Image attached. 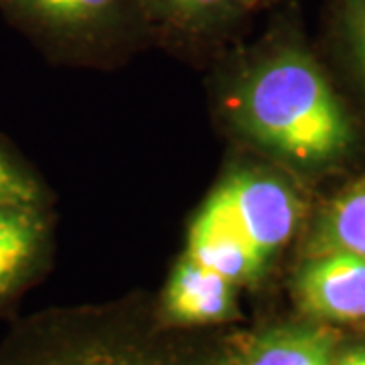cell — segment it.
Masks as SVG:
<instances>
[{"mask_svg": "<svg viewBox=\"0 0 365 365\" xmlns=\"http://www.w3.org/2000/svg\"><path fill=\"white\" fill-rule=\"evenodd\" d=\"M331 365H365V345H357L347 351L335 353Z\"/></svg>", "mask_w": 365, "mask_h": 365, "instance_id": "4fadbf2b", "label": "cell"}, {"mask_svg": "<svg viewBox=\"0 0 365 365\" xmlns=\"http://www.w3.org/2000/svg\"><path fill=\"white\" fill-rule=\"evenodd\" d=\"M43 225L33 207L0 205V297L23 276L39 250Z\"/></svg>", "mask_w": 365, "mask_h": 365, "instance_id": "9c48e42d", "label": "cell"}, {"mask_svg": "<svg viewBox=\"0 0 365 365\" xmlns=\"http://www.w3.org/2000/svg\"><path fill=\"white\" fill-rule=\"evenodd\" d=\"M39 199L35 182L0 153V205L33 207Z\"/></svg>", "mask_w": 365, "mask_h": 365, "instance_id": "8fae6325", "label": "cell"}, {"mask_svg": "<svg viewBox=\"0 0 365 365\" xmlns=\"http://www.w3.org/2000/svg\"><path fill=\"white\" fill-rule=\"evenodd\" d=\"M237 2H240V4H242V6H244V9L250 13L252 9H258V6L264 4L266 0H237Z\"/></svg>", "mask_w": 365, "mask_h": 365, "instance_id": "5bb4252c", "label": "cell"}, {"mask_svg": "<svg viewBox=\"0 0 365 365\" xmlns=\"http://www.w3.org/2000/svg\"><path fill=\"white\" fill-rule=\"evenodd\" d=\"M302 220V201L280 177L258 169L227 175L189 227V258L230 282L248 284L266 272Z\"/></svg>", "mask_w": 365, "mask_h": 365, "instance_id": "7a4b0ae2", "label": "cell"}, {"mask_svg": "<svg viewBox=\"0 0 365 365\" xmlns=\"http://www.w3.org/2000/svg\"><path fill=\"white\" fill-rule=\"evenodd\" d=\"M148 23L175 33L205 37L235 25L248 11L237 0H130Z\"/></svg>", "mask_w": 365, "mask_h": 365, "instance_id": "52a82bcc", "label": "cell"}, {"mask_svg": "<svg viewBox=\"0 0 365 365\" xmlns=\"http://www.w3.org/2000/svg\"><path fill=\"white\" fill-rule=\"evenodd\" d=\"M227 108L248 140L300 169L331 165L351 148V120L321 67L299 47L260 59L237 81Z\"/></svg>", "mask_w": 365, "mask_h": 365, "instance_id": "6da1fadb", "label": "cell"}, {"mask_svg": "<svg viewBox=\"0 0 365 365\" xmlns=\"http://www.w3.org/2000/svg\"><path fill=\"white\" fill-rule=\"evenodd\" d=\"M333 331L317 325L276 327L237 343L225 365H331Z\"/></svg>", "mask_w": 365, "mask_h": 365, "instance_id": "5b68a950", "label": "cell"}, {"mask_svg": "<svg viewBox=\"0 0 365 365\" xmlns=\"http://www.w3.org/2000/svg\"><path fill=\"white\" fill-rule=\"evenodd\" d=\"M300 309L327 323H365V258L347 252H321L300 266L294 278Z\"/></svg>", "mask_w": 365, "mask_h": 365, "instance_id": "3957f363", "label": "cell"}, {"mask_svg": "<svg viewBox=\"0 0 365 365\" xmlns=\"http://www.w3.org/2000/svg\"><path fill=\"white\" fill-rule=\"evenodd\" d=\"M31 23L66 39H91L114 31L130 0H2ZM134 9V6H132Z\"/></svg>", "mask_w": 365, "mask_h": 365, "instance_id": "8992f818", "label": "cell"}, {"mask_svg": "<svg viewBox=\"0 0 365 365\" xmlns=\"http://www.w3.org/2000/svg\"><path fill=\"white\" fill-rule=\"evenodd\" d=\"M321 252H347L365 258V177L323 211L311 242V254Z\"/></svg>", "mask_w": 365, "mask_h": 365, "instance_id": "ba28073f", "label": "cell"}, {"mask_svg": "<svg viewBox=\"0 0 365 365\" xmlns=\"http://www.w3.org/2000/svg\"><path fill=\"white\" fill-rule=\"evenodd\" d=\"M335 9L345 43L365 73V0H335Z\"/></svg>", "mask_w": 365, "mask_h": 365, "instance_id": "7c38bea8", "label": "cell"}, {"mask_svg": "<svg viewBox=\"0 0 365 365\" xmlns=\"http://www.w3.org/2000/svg\"><path fill=\"white\" fill-rule=\"evenodd\" d=\"M163 311L177 325L230 321L237 314L235 284L182 254L169 276Z\"/></svg>", "mask_w": 365, "mask_h": 365, "instance_id": "277c9868", "label": "cell"}, {"mask_svg": "<svg viewBox=\"0 0 365 365\" xmlns=\"http://www.w3.org/2000/svg\"><path fill=\"white\" fill-rule=\"evenodd\" d=\"M29 365H177L155 353L108 341H86L37 357Z\"/></svg>", "mask_w": 365, "mask_h": 365, "instance_id": "30bf717a", "label": "cell"}]
</instances>
